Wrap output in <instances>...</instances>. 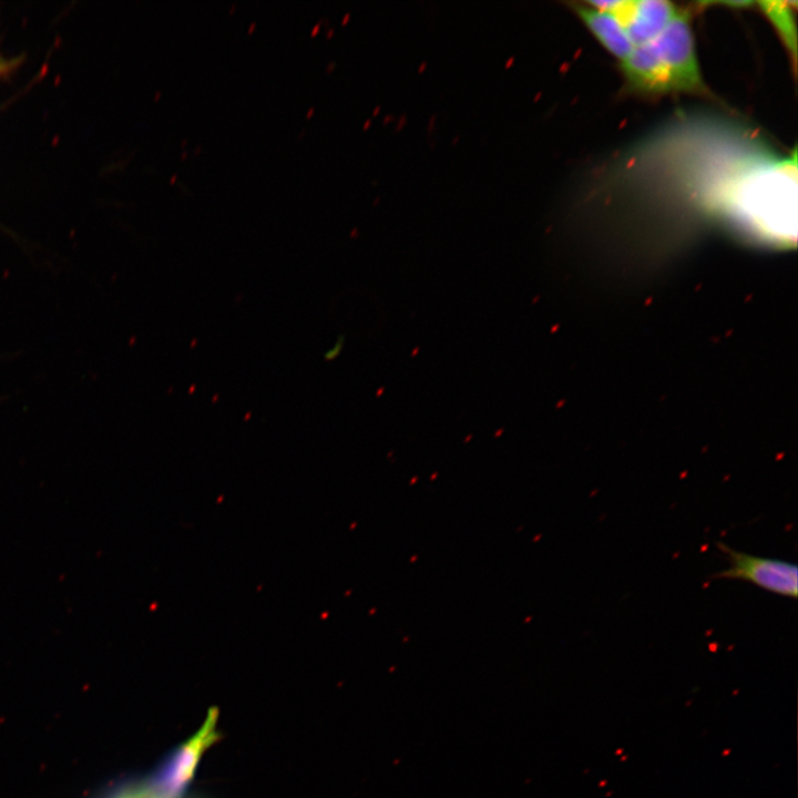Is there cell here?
<instances>
[{
	"instance_id": "6da1fadb",
	"label": "cell",
	"mask_w": 798,
	"mask_h": 798,
	"mask_svg": "<svg viewBox=\"0 0 798 798\" xmlns=\"http://www.w3.org/2000/svg\"><path fill=\"white\" fill-rule=\"evenodd\" d=\"M796 152L792 157L741 175L730 190V206L763 236L780 243L796 238Z\"/></svg>"
},
{
	"instance_id": "7a4b0ae2",
	"label": "cell",
	"mask_w": 798,
	"mask_h": 798,
	"mask_svg": "<svg viewBox=\"0 0 798 798\" xmlns=\"http://www.w3.org/2000/svg\"><path fill=\"white\" fill-rule=\"evenodd\" d=\"M652 42L675 91L700 92L704 89L688 12L679 10Z\"/></svg>"
},
{
	"instance_id": "3957f363",
	"label": "cell",
	"mask_w": 798,
	"mask_h": 798,
	"mask_svg": "<svg viewBox=\"0 0 798 798\" xmlns=\"http://www.w3.org/2000/svg\"><path fill=\"white\" fill-rule=\"evenodd\" d=\"M717 546L725 554L728 567L718 572L714 577L741 580L775 594L797 597L798 570L796 564L739 552L723 542H718Z\"/></svg>"
},
{
	"instance_id": "277c9868",
	"label": "cell",
	"mask_w": 798,
	"mask_h": 798,
	"mask_svg": "<svg viewBox=\"0 0 798 798\" xmlns=\"http://www.w3.org/2000/svg\"><path fill=\"white\" fill-rule=\"evenodd\" d=\"M215 723L216 714L211 712L196 735L172 751L146 779L155 791L164 798H185L201 757L216 736Z\"/></svg>"
},
{
	"instance_id": "5b68a950",
	"label": "cell",
	"mask_w": 798,
	"mask_h": 798,
	"mask_svg": "<svg viewBox=\"0 0 798 798\" xmlns=\"http://www.w3.org/2000/svg\"><path fill=\"white\" fill-rule=\"evenodd\" d=\"M666 0H616L612 13L634 47L655 40L678 13Z\"/></svg>"
},
{
	"instance_id": "8992f818",
	"label": "cell",
	"mask_w": 798,
	"mask_h": 798,
	"mask_svg": "<svg viewBox=\"0 0 798 798\" xmlns=\"http://www.w3.org/2000/svg\"><path fill=\"white\" fill-rule=\"evenodd\" d=\"M621 68L632 89L645 93L675 91L672 78L653 42L634 47L631 54L621 62Z\"/></svg>"
},
{
	"instance_id": "52a82bcc",
	"label": "cell",
	"mask_w": 798,
	"mask_h": 798,
	"mask_svg": "<svg viewBox=\"0 0 798 798\" xmlns=\"http://www.w3.org/2000/svg\"><path fill=\"white\" fill-rule=\"evenodd\" d=\"M570 7L601 44L621 62L631 54L634 45L612 13L596 10L586 3L573 2Z\"/></svg>"
},
{
	"instance_id": "ba28073f",
	"label": "cell",
	"mask_w": 798,
	"mask_h": 798,
	"mask_svg": "<svg viewBox=\"0 0 798 798\" xmlns=\"http://www.w3.org/2000/svg\"><path fill=\"white\" fill-rule=\"evenodd\" d=\"M790 4L791 2L787 1L759 2L761 10L778 29L785 44L794 57V61H796V28Z\"/></svg>"
},
{
	"instance_id": "9c48e42d",
	"label": "cell",
	"mask_w": 798,
	"mask_h": 798,
	"mask_svg": "<svg viewBox=\"0 0 798 798\" xmlns=\"http://www.w3.org/2000/svg\"><path fill=\"white\" fill-rule=\"evenodd\" d=\"M9 68H10V62H8L7 60H3L0 57V75L2 73L7 72L9 70Z\"/></svg>"
}]
</instances>
